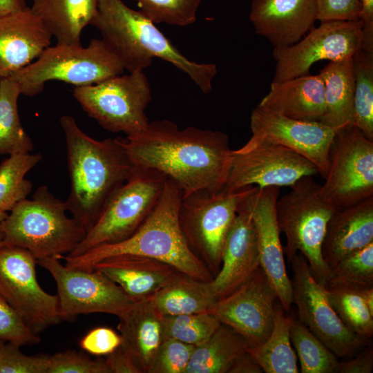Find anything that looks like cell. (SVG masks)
Wrapping results in <instances>:
<instances>
[{
  "label": "cell",
  "mask_w": 373,
  "mask_h": 373,
  "mask_svg": "<svg viewBox=\"0 0 373 373\" xmlns=\"http://www.w3.org/2000/svg\"><path fill=\"white\" fill-rule=\"evenodd\" d=\"M124 142L134 166L160 171L179 187L182 196L225 185L232 150L222 131L180 129L172 121L155 120Z\"/></svg>",
  "instance_id": "1"
},
{
  "label": "cell",
  "mask_w": 373,
  "mask_h": 373,
  "mask_svg": "<svg viewBox=\"0 0 373 373\" xmlns=\"http://www.w3.org/2000/svg\"><path fill=\"white\" fill-rule=\"evenodd\" d=\"M70 189L67 210L87 233L112 195L131 177L135 166L124 138L95 140L75 119L63 115Z\"/></svg>",
  "instance_id": "2"
},
{
  "label": "cell",
  "mask_w": 373,
  "mask_h": 373,
  "mask_svg": "<svg viewBox=\"0 0 373 373\" xmlns=\"http://www.w3.org/2000/svg\"><path fill=\"white\" fill-rule=\"evenodd\" d=\"M90 25L129 73L143 71L154 57L186 74L204 93H210L217 74L215 64H201L185 57L140 10L122 0H99Z\"/></svg>",
  "instance_id": "3"
},
{
  "label": "cell",
  "mask_w": 373,
  "mask_h": 373,
  "mask_svg": "<svg viewBox=\"0 0 373 373\" xmlns=\"http://www.w3.org/2000/svg\"><path fill=\"white\" fill-rule=\"evenodd\" d=\"M182 193L168 178L162 197L142 224L126 239L95 247L77 256H62L65 265L81 269H93L105 259L133 255L156 259L194 278L210 282L213 276L192 252L181 231L178 211Z\"/></svg>",
  "instance_id": "4"
},
{
  "label": "cell",
  "mask_w": 373,
  "mask_h": 373,
  "mask_svg": "<svg viewBox=\"0 0 373 373\" xmlns=\"http://www.w3.org/2000/svg\"><path fill=\"white\" fill-rule=\"evenodd\" d=\"M0 222L3 245L28 250L36 258H61L83 240L86 232L67 216L65 202L46 185L39 186L31 199L18 202ZM66 254V255H67Z\"/></svg>",
  "instance_id": "5"
},
{
  "label": "cell",
  "mask_w": 373,
  "mask_h": 373,
  "mask_svg": "<svg viewBox=\"0 0 373 373\" xmlns=\"http://www.w3.org/2000/svg\"><path fill=\"white\" fill-rule=\"evenodd\" d=\"M290 187L276 204L278 226L286 238L284 255L290 262L299 251L315 279L325 285L332 274L323 260L322 245L327 223L337 208L323 198L321 185L313 176L303 177Z\"/></svg>",
  "instance_id": "6"
},
{
  "label": "cell",
  "mask_w": 373,
  "mask_h": 373,
  "mask_svg": "<svg viewBox=\"0 0 373 373\" xmlns=\"http://www.w3.org/2000/svg\"><path fill=\"white\" fill-rule=\"evenodd\" d=\"M124 70L102 39H93L86 47L58 44L49 46L10 77L18 84L22 95L33 97L50 81L84 86L121 75Z\"/></svg>",
  "instance_id": "7"
},
{
  "label": "cell",
  "mask_w": 373,
  "mask_h": 373,
  "mask_svg": "<svg viewBox=\"0 0 373 373\" xmlns=\"http://www.w3.org/2000/svg\"><path fill=\"white\" fill-rule=\"evenodd\" d=\"M256 186L230 191L202 189L182 197L178 222L192 252L214 277L219 271L224 242L239 206Z\"/></svg>",
  "instance_id": "8"
},
{
  "label": "cell",
  "mask_w": 373,
  "mask_h": 373,
  "mask_svg": "<svg viewBox=\"0 0 373 373\" xmlns=\"http://www.w3.org/2000/svg\"><path fill=\"white\" fill-rule=\"evenodd\" d=\"M167 180L155 169L135 166L131 177L112 195L83 240L66 256H79L131 236L157 206Z\"/></svg>",
  "instance_id": "9"
},
{
  "label": "cell",
  "mask_w": 373,
  "mask_h": 373,
  "mask_svg": "<svg viewBox=\"0 0 373 373\" xmlns=\"http://www.w3.org/2000/svg\"><path fill=\"white\" fill-rule=\"evenodd\" d=\"M73 95L89 117L111 132L131 137L142 132L149 123L145 109L151 100V90L143 71L75 87Z\"/></svg>",
  "instance_id": "10"
},
{
  "label": "cell",
  "mask_w": 373,
  "mask_h": 373,
  "mask_svg": "<svg viewBox=\"0 0 373 373\" xmlns=\"http://www.w3.org/2000/svg\"><path fill=\"white\" fill-rule=\"evenodd\" d=\"M323 198L337 209L373 196V141L355 126L335 132Z\"/></svg>",
  "instance_id": "11"
},
{
  "label": "cell",
  "mask_w": 373,
  "mask_h": 373,
  "mask_svg": "<svg viewBox=\"0 0 373 373\" xmlns=\"http://www.w3.org/2000/svg\"><path fill=\"white\" fill-rule=\"evenodd\" d=\"M59 258L37 259V264L54 278L61 320L79 314L105 313L121 316L135 303L123 290L100 271L62 265Z\"/></svg>",
  "instance_id": "12"
},
{
  "label": "cell",
  "mask_w": 373,
  "mask_h": 373,
  "mask_svg": "<svg viewBox=\"0 0 373 373\" xmlns=\"http://www.w3.org/2000/svg\"><path fill=\"white\" fill-rule=\"evenodd\" d=\"M317 174L318 168L301 155L251 136L241 148L232 150L224 186L230 191L250 186H291L303 177Z\"/></svg>",
  "instance_id": "13"
},
{
  "label": "cell",
  "mask_w": 373,
  "mask_h": 373,
  "mask_svg": "<svg viewBox=\"0 0 373 373\" xmlns=\"http://www.w3.org/2000/svg\"><path fill=\"white\" fill-rule=\"evenodd\" d=\"M289 262L293 271V303L298 321L338 358L354 356L368 341L356 336L342 322L327 298L325 285L315 279L301 254H296Z\"/></svg>",
  "instance_id": "14"
},
{
  "label": "cell",
  "mask_w": 373,
  "mask_h": 373,
  "mask_svg": "<svg viewBox=\"0 0 373 373\" xmlns=\"http://www.w3.org/2000/svg\"><path fill=\"white\" fill-rule=\"evenodd\" d=\"M321 23L298 42L274 48L276 68L273 82L308 75L312 65L321 60L337 61L352 58L362 48L360 20Z\"/></svg>",
  "instance_id": "15"
},
{
  "label": "cell",
  "mask_w": 373,
  "mask_h": 373,
  "mask_svg": "<svg viewBox=\"0 0 373 373\" xmlns=\"http://www.w3.org/2000/svg\"><path fill=\"white\" fill-rule=\"evenodd\" d=\"M37 258L27 249L0 247V294L36 333L61 321L57 295L40 286Z\"/></svg>",
  "instance_id": "16"
},
{
  "label": "cell",
  "mask_w": 373,
  "mask_h": 373,
  "mask_svg": "<svg viewBox=\"0 0 373 373\" xmlns=\"http://www.w3.org/2000/svg\"><path fill=\"white\" fill-rule=\"evenodd\" d=\"M277 296L261 267L231 294L215 301L207 312L254 347L271 333Z\"/></svg>",
  "instance_id": "17"
},
{
  "label": "cell",
  "mask_w": 373,
  "mask_h": 373,
  "mask_svg": "<svg viewBox=\"0 0 373 373\" xmlns=\"http://www.w3.org/2000/svg\"><path fill=\"white\" fill-rule=\"evenodd\" d=\"M252 137L285 146L312 162L325 178L335 131L319 121L291 118L258 105L250 118Z\"/></svg>",
  "instance_id": "18"
},
{
  "label": "cell",
  "mask_w": 373,
  "mask_h": 373,
  "mask_svg": "<svg viewBox=\"0 0 373 373\" xmlns=\"http://www.w3.org/2000/svg\"><path fill=\"white\" fill-rule=\"evenodd\" d=\"M280 187L255 186L245 198L254 222L260 254V267L274 290L285 312L293 303V289L285 266L276 204Z\"/></svg>",
  "instance_id": "19"
},
{
  "label": "cell",
  "mask_w": 373,
  "mask_h": 373,
  "mask_svg": "<svg viewBox=\"0 0 373 373\" xmlns=\"http://www.w3.org/2000/svg\"><path fill=\"white\" fill-rule=\"evenodd\" d=\"M259 267L256 231L244 199L224 242L220 269L209 282L216 300L233 291Z\"/></svg>",
  "instance_id": "20"
},
{
  "label": "cell",
  "mask_w": 373,
  "mask_h": 373,
  "mask_svg": "<svg viewBox=\"0 0 373 373\" xmlns=\"http://www.w3.org/2000/svg\"><path fill=\"white\" fill-rule=\"evenodd\" d=\"M249 20L256 32L274 48L291 46L310 30L316 19L315 0H252Z\"/></svg>",
  "instance_id": "21"
},
{
  "label": "cell",
  "mask_w": 373,
  "mask_h": 373,
  "mask_svg": "<svg viewBox=\"0 0 373 373\" xmlns=\"http://www.w3.org/2000/svg\"><path fill=\"white\" fill-rule=\"evenodd\" d=\"M51 38L30 7L0 16V78L34 61L50 46Z\"/></svg>",
  "instance_id": "22"
},
{
  "label": "cell",
  "mask_w": 373,
  "mask_h": 373,
  "mask_svg": "<svg viewBox=\"0 0 373 373\" xmlns=\"http://www.w3.org/2000/svg\"><path fill=\"white\" fill-rule=\"evenodd\" d=\"M373 242V196L337 209L330 218L322 245L331 268L345 256Z\"/></svg>",
  "instance_id": "23"
},
{
  "label": "cell",
  "mask_w": 373,
  "mask_h": 373,
  "mask_svg": "<svg viewBox=\"0 0 373 373\" xmlns=\"http://www.w3.org/2000/svg\"><path fill=\"white\" fill-rule=\"evenodd\" d=\"M93 269L115 283L135 303L150 299L178 271L162 261L133 255L105 259Z\"/></svg>",
  "instance_id": "24"
},
{
  "label": "cell",
  "mask_w": 373,
  "mask_h": 373,
  "mask_svg": "<svg viewBox=\"0 0 373 373\" xmlns=\"http://www.w3.org/2000/svg\"><path fill=\"white\" fill-rule=\"evenodd\" d=\"M118 318L117 329L122 338V347L142 373H149L164 340L163 316L148 299L135 302Z\"/></svg>",
  "instance_id": "25"
},
{
  "label": "cell",
  "mask_w": 373,
  "mask_h": 373,
  "mask_svg": "<svg viewBox=\"0 0 373 373\" xmlns=\"http://www.w3.org/2000/svg\"><path fill=\"white\" fill-rule=\"evenodd\" d=\"M258 105L291 118L320 122L325 111L323 79L319 74H308L272 82Z\"/></svg>",
  "instance_id": "26"
},
{
  "label": "cell",
  "mask_w": 373,
  "mask_h": 373,
  "mask_svg": "<svg viewBox=\"0 0 373 373\" xmlns=\"http://www.w3.org/2000/svg\"><path fill=\"white\" fill-rule=\"evenodd\" d=\"M99 0H32V12L58 44L81 45L84 28L94 19Z\"/></svg>",
  "instance_id": "27"
},
{
  "label": "cell",
  "mask_w": 373,
  "mask_h": 373,
  "mask_svg": "<svg viewBox=\"0 0 373 373\" xmlns=\"http://www.w3.org/2000/svg\"><path fill=\"white\" fill-rule=\"evenodd\" d=\"M323 81L325 111L320 122L335 132L354 125L352 58L329 61L318 73Z\"/></svg>",
  "instance_id": "28"
},
{
  "label": "cell",
  "mask_w": 373,
  "mask_h": 373,
  "mask_svg": "<svg viewBox=\"0 0 373 373\" xmlns=\"http://www.w3.org/2000/svg\"><path fill=\"white\" fill-rule=\"evenodd\" d=\"M162 316H175L207 311L216 301L209 282L178 271L151 298Z\"/></svg>",
  "instance_id": "29"
},
{
  "label": "cell",
  "mask_w": 373,
  "mask_h": 373,
  "mask_svg": "<svg viewBox=\"0 0 373 373\" xmlns=\"http://www.w3.org/2000/svg\"><path fill=\"white\" fill-rule=\"evenodd\" d=\"M248 347L242 336L220 323L207 341L195 347L186 373H229Z\"/></svg>",
  "instance_id": "30"
},
{
  "label": "cell",
  "mask_w": 373,
  "mask_h": 373,
  "mask_svg": "<svg viewBox=\"0 0 373 373\" xmlns=\"http://www.w3.org/2000/svg\"><path fill=\"white\" fill-rule=\"evenodd\" d=\"M293 318L285 316L276 305L271 334L262 344L249 347L247 352L266 373H298L297 357L290 340Z\"/></svg>",
  "instance_id": "31"
},
{
  "label": "cell",
  "mask_w": 373,
  "mask_h": 373,
  "mask_svg": "<svg viewBox=\"0 0 373 373\" xmlns=\"http://www.w3.org/2000/svg\"><path fill=\"white\" fill-rule=\"evenodd\" d=\"M362 286L331 278L325 285V291L345 325L358 337L369 341L373 336V313L362 297Z\"/></svg>",
  "instance_id": "32"
},
{
  "label": "cell",
  "mask_w": 373,
  "mask_h": 373,
  "mask_svg": "<svg viewBox=\"0 0 373 373\" xmlns=\"http://www.w3.org/2000/svg\"><path fill=\"white\" fill-rule=\"evenodd\" d=\"M21 94L18 84L10 77L0 78V155L32 152L30 137L22 126L17 102Z\"/></svg>",
  "instance_id": "33"
},
{
  "label": "cell",
  "mask_w": 373,
  "mask_h": 373,
  "mask_svg": "<svg viewBox=\"0 0 373 373\" xmlns=\"http://www.w3.org/2000/svg\"><path fill=\"white\" fill-rule=\"evenodd\" d=\"M40 153H17L0 164V211H10L32 192V184L26 175L42 160Z\"/></svg>",
  "instance_id": "34"
},
{
  "label": "cell",
  "mask_w": 373,
  "mask_h": 373,
  "mask_svg": "<svg viewBox=\"0 0 373 373\" xmlns=\"http://www.w3.org/2000/svg\"><path fill=\"white\" fill-rule=\"evenodd\" d=\"M354 126L373 141V52L360 49L352 57Z\"/></svg>",
  "instance_id": "35"
},
{
  "label": "cell",
  "mask_w": 373,
  "mask_h": 373,
  "mask_svg": "<svg viewBox=\"0 0 373 373\" xmlns=\"http://www.w3.org/2000/svg\"><path fill=\"white\" fill-rule=\"evenodd\" d=\"M290 340L302 373H337L338 356L298 320L293 318Z\"/></svg>",
  "instance_id": "36"
},
{
  "label": "cell",
  "mask_w": 373,
  "mask_h": 373,
  "mask_svg": "<svg viewBox=\"0 0 373 373\" xmlns=\"http://www.w3.org/2000/svg\"><path fill=\"white\" fill-rule=\"evenodd\" d=\"M220 325L207 311L175 316H163L165 338H173L198 346L207 341Z\"/></svg>",
  "instance_id": "37"
},
{
  "label": "cell",
  "mask_w": 373,
  "mask_h": 373,
  "mask_svg": "<svg viewBox=\"0 0 373 373\" xmlns=\"http://www.w3.org/2000/svg\"><path fill=\"white\" fill-rule=\"evenodd\" d=\"M140 11L153 23L186 26L197 19L202 0H135Z\"/></svg>",
  "instance_id": "38"
},
{
  "label": "cell",
  "mask_w": 373,
  "mask_h": 373,
  "mask_svg": "<svg viewBox=\"0 0 373 373\" xmlns=\"http://www.w3.org/2000/svg\"><path fill=\"white\" fill-rule=\"evenodd\" d=\"M332 278L361 285H373V242L340 259L332 268Z\"/></svg>",
  "instance_id": "39"
},
{
  "label": "cell",
  "mask_w": 373,
  "mask_h": 373,
  "mask_svg": "<svg viewBox=\"0 0 373 373\" xmlns=\"http://www.w3.org/2000/svg\"><path fill=\"white\" fill-rule=\"evenodd\" d=\"M193 345L173 338L160 345L149 373H186Z\"/></svg>",
  "instance_id": "40"
},
{
  "label": "cell",
  "mask_w": 373,
  "mask_h": 373,
  "mask_svg": "<svg viewBox=\"0 0 373 373\" xmlns=\"http://www.w3.org/2000/svg\"><path fill=\"white\" fill-rule=\"evenodd\" d=\"M0 341L19 346L39 343L37 333L0 294Z\"/></svg>",
  "instance_id": "41"
},
{
  "label": "cell",
  "mask_w": 373,
  "mask_h": 373,
  "mask_svg": "<svg viewBox=\"0 0 373 373\" xmlns=\"http://www.w3.org/2000/svg\"><path fill=\"white\" fill-rule=\"evenodd\" d=\"M19 347L8 342L0 347V373H48L50 356L26 355Z\"/></svg>",
  "instance_id": "42"
},
{
  "label": "cell",
  "mask_w": 373,
  "mask_h": 373,
  "mask_svg": "<svg viewBox=\"0 0 373 373\" xmlns=\"http://www.w3.org/2000/svg\"><path fill=\"white\" fill-rule=\"evenodd\" d=\"M48 373H108L104 359H92L75 350L49 356Z\"/></svg>",
  "instance_id": "43"
},
{
  "label": "cell",
  "mask_w": 373,
  "mask_h": 373,
  "mask_svg": "<svg viewBox=\"0 0 373 373\" xmlns=\"http://www.w3.org/2000/svg\"><path fill=\"white\" fill-rule=\"evenodd\" d=\"M316 19L321 22L360 20L361 0H315Z\"/></svg>",
  "instance_id": "44"
},
{
  "label": "cell",
  "mask_w": 373,
  "mask_h": 373,
  "mask_svg": "<svg viewBox=\"0 0 373 373\" xmlns=\"http://www.w3.org/2000/svg\"><path fill=\"white\" fill-rule=\"evenodd\" d=\"M119 334L109 327H98L90 330L79 341L80 347L95 356H106L122 345Z\"/></svg>",
  "instance_id": "45"
},
{
  "label": "cell",
  "mask_w": 373,
  "mask_h": 373,
  "mask_svg": "<svg viewBox=\"0 0 373 373\" xmlns=\"http://www.w3.org/2000/svg\"><path fill=\"white\" fill-rule=\"evenodd\" d=\"M373 369V348L365 346L354 356L339 361L337 373H371Z\"/></svg>",
  "instance_id": "46"
},
{
  "label": "cell",
  "mask_w": 373,
  "mask_h": 373,
  "mask_svg": "<svg viewBox=\"0 0 373 373\" xmlns=\"http://www.w3.org/2000/svg\"><path fill=\"white\" fill-rule=\"evenodd\" d=\"M108 373H142L133 358L121 345L104 359Z\"/></svg>",
  "instance_id": "47"
},
{
  "label": "cell",
  "mask_w": 373,
  "mask_h": 373,
  "mask_svg": "<svg viewBox=\"0 0 373 373\" xmlns=\"http://www.w3.org/2000/svg\"><path fill=\"white\" fill-rule=\"evenodd\" d=\"M361 13L360 21L363 26L362 48L373 52V0H361Z\"/></svg>",
  "instance_id": "48"
},
{
  "label": "cell",
  "mask_w": 373,
  "mask_h": 373,
  "mask_svg": "<svg viewBox=\"0 0 373 373\" xmlns=\"http://www.w3.org/2000/svg\"><path fill=\"white\" fill-rule=\"evenodd\" d=\"M259 364L247 352L232 365L229 373H262Z\"/></svg>",
  "instance_id": "49"
},
{
  "label": "cell",
  "mask_w": 373,
  "mask_h": 373,
  "mask_svg": "<svg viewBox=\"0 0 373 373\" xmlns=\"http://www.w3.org/2000/svg\"><path fill=\"white\" fill-rule=\"evenodd\" d=\"M26 6L24 0H0V16L19 10Z\"/></svg>",
  "instance_id": "50"
},
{
  "label": "cell",
  "mask_w": 373,
  "mask_h": 373,
  "mask_svg": "<svg viewBox=\"0 0 373 373\" xmlns=\"http://www.w3.org/2000/svg\"><path fill=\"white\" fill-rule=\"evenodd\" d=\"M7 212L0 211V222L7 216Z\"/></svg>",
  "instance_id": "51"
},
{
  "label": "cell",
  "mask_w": 373,
  "mask_h": 373,
  "mask_svg": "<svg viewBox=\"0 0 373 373\" xmlns=\"http://www.w3.org/2000/svg\"><path fill=\"white\" fill-rule=\"evenodd\" d=\"M3 245V233L0 231V247Z\"/></svg>",
  "instance_id": "52"
},
{
  "label": "cell",
  "mask_w": 373,
  "mask_h": 373,
  "mask_svg": "<svg viewBox=\"0 0 373 373\" xmlns=\"http://www.w3.org/2000/svg\"><path fill=\"white\" fill-rule=\"evenodd\" d=\"M4 341H0V347L4 343Z\"/></svg>",
  "instance_id": "53"
}]
</instances>
